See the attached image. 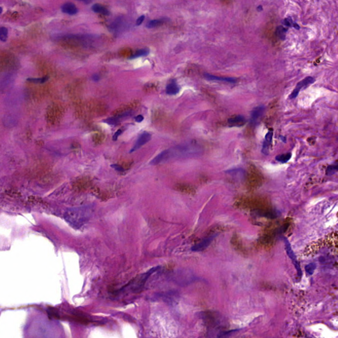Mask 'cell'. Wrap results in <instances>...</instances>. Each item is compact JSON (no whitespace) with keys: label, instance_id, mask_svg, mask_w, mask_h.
Instances as JSON below:
<instances>
[{"label":"cell","instance_id":"6da1fadb","mask_svg":"<svg viewBox=\"0 0 338 338\" xmlns=\"http://www.w3.org/2000/svg\"><path fill=\"white\" fill-rule=\"evenodd\" d=\"M202 149L194 144H188L165 150L151 161V164H157L174 158H183L195 156L200 153Z\"/></svg>","mask_w":338,"mask_h":338},{"label":"cell","instance_id":"7a4b0ae2","mask_svg":"<svg viewBox=\"0 0 338 338\" xmlns=\"http://www.w3.org/2000/svg\"><path fill=\"white\" fill-rule=\"evenodd\" d=\"M238 205L244 208L252 209L255 210L258 213L271 211L269 204L266 199L261 197H248V199L238 202Z\"/></svg>","mask_w":338,"mask_h":338},{"label":"cell","instance_id":"3957f363","mask_svg":"<svg viewBox=\"0 0 338 338\" xmlns=\"http://www.w3.org/2000/svg\"><path fill=\"white\" fill-rule=\"evenodd\" d=\"M92 213L91 206H85L76 208L72 211L71 216L73 219L71 221L76 228H80L86 224L90 219Z\"/></svg>","mask_w":338,"mask_h":338},{"label":"cell","instance_id":"277c9868","mask_svg":"<svg viewBox=\"0 0 338 338\" xmlns=\"http://www.w3.org/2000/svg\"><path fill=\"white\" fill-rule=\"evenodd\" d=\"M247 180L248 187L251 190H256L263 184V177L258 169L252 165L249 167Z\"/></svg>","mask_w":338,"mask_h":338},{"label":"cell","instance_id":"5b68a950","mask_svg":"<svg viewBox=\"0 0 338 338\" xmlns=\"http://www.w3.org/2000/svg\"><path fill=\"white\" fill-rule=\"evenodd\" d=\"M314 81H315V79L313 77L308 76V77H305L303 79V80H302L296 85V87L292 92V93L290 95L289 98L291 99H294L296 98L301 89L307 87L309 85L313 84V83H314Z\"/></svg>","mask_w":338,"mask_h":338},{"label":"cell","instance_id":"8992f818","mask_svg":"<svg viewBox=\"0 0 338 338\" xmlns=\"http://www.w3.org/2000/svg\"><path fill=\"white\" fill-rule=\"evenodd\" d=\"M283 241H284V242H285V250H286V252H287V255L289 256V257L290 258V259H291V260L293 261V263L294 264V266L297 271V274L298 275H299V277H301L302 275V271H301V269L300 268V265L299 263V262H298L297 260H296V256L294 253V252L292 249V248H291V244L289 243V242L288 241V240L286 238L283 237Z\"/></svg>","mask_w":338,"mask_h":338},{"label":"cell","instance_id":"52a82bcc","mask_svg":"<svg viewBox=\"0 0 338 338\" xmlns=\"http://www.w3.org/2000/svg\"><path fill=\"white\" fill-rule=\"evenodd\" d=\"M217 236V234H211L207 237H205L200 242L195 244L194 246L191 248V250L194 252H199L207 248Z\"/></svg>","mask_w":338,"mask_h":338},{"label":"cell","instance_id":"ba28073f","mask_svg":"<svg viewBox=\"0 0 338 338\" xmlns=\"http://www.w3.org/2000/svg\"><path fill=\"white\" fill-rule=\"evenodd\" d=\"M151 139V135L148 133V132H143L141 134L140 137H138L136 143L134 144V147L131 148L130 153H133L134 151H136L139 149H140L143 145H144L145 143H147L148 141H150Z\"/></svg>","mask_w":338,"mask_h":338},{"label":"cell","instance_id":"9c48e42d","mask_svg":"<svg viewBox=\"0 0 338 338\" xmlns=\"http://www.w3.org/2000/svg\"><path fill=\"white\" fill-rule=\"evenodd\" d=\"M264 111H265V107H263V106H259V107L254 108L251 114L250 124L252 125H254V126L256 125L260 120L262 116H263Z\"/></svg>","mask_w":338,"mask_h":338},{"label":"cell","instance_id":"30bf717a","mask_svg":"<svg viewBox=\"0 0 338 338\" xmlns=\"http://www.w3.org/2000/svg\"><path fill=\"white\" fill-rule=\"evenodd\" d=\"M175 188L178 191L181 192V193L185 194L193 195L196 193L195 188L192 186L188 184L178 183L175 185Z\"/></svg>","mask_w":338,"mask_h":338},{"label":"cell","instance_id":"8fae6325","mask_svg":"<svg viewBox=\"0 0 338 338\" xmlns=\"http://www.w3.org/2000/svg\"><path fill=\"white\" fill-rule=\"evenodd\" d=\"M227 123L230 127H241L247 123V120L243 116L236 115L229 118Z\"/></svg>","mask_w":338,"mask_h":338},{"label":"cell","instance_id":"7c38bea8","mask_svg":"<svg viewBox=\"0 0 338 338\" xmlns=\"http://www.w3.org/2000/svg\"><path fill=\"white\" fill-rule=\"evenodd\" d=\"M204 77L205 79H207L208 80H211V81H223V82H227V83H235L237 81V79L233 77H219V76H215L213 75H211L209 74H205Z\"/></svg>","mask_w":338,"mask_h":338},{"label":"cell","instance_id":"4fadbf2b","mask_svg":"<svg viewBox=\"0 0 338 338\" xmlns=\"http://www.w3.org/2000/svg\"><path fill=\"white\" fill-rule=\"evenodd\" d=\"M91 180L89 177H83L76 182L75 187L78 190L83 191L87 190L91 186Z\"/></svg>","mask_w":338,"mask_h":338},{"label":"cell","instance_id":"5bb4252c","mask_svg":"<svg viewBox=\"0 0 338 338\" xmlns=\"http://www.w3.org/2000/svg\"><path fill=\"white\" fill-rule=\"evenodd\" d=\"M273 134L274 133L272 131H269L267 133V134L266 135V137H265V140L263 143V147H262V153L264 155H267L269 153V146L271 145V141H272Z\"/></svg>","mask_w":338,"mask_h":338},{"label":"cell","instance_id":"9a60e30c","mask_svg":"<svg viewBox=\"0 0 338 338\" xmlns=\"http://www.w3.org/2000/svg\"><path fill=\"white\" fill-rule=\"evenodd\" d=\"M62 11L63 13L68 14L69 15H74L78 12V9L75 4L73 3H65L62 6Z\"/></svg>","mask_w":338,"mask_h":338},{"label":"cell","instance_id":"2e32d148","mask_svg":"<svg viewBox=\"0 0 338 338\" xmlns=\"http://www.w3.org/2000/svg\"><path fill=\"white\" fill-rule=\"evenodd\" d=\"M130 114H131V111H128V112H124V113H123L122 114L118 115L116 116H113V117L109 118L107 119V120H104L103 122L108 124L116 125V124H118L119 122V121H120L122 118H124L127 117V116H130Z\"/></svg>","mask_w":338,"mask_h":338},{"label":"cell","instance_id":"e0dca14e","mask_svg":"<svg viewBox=\"0 0 338 338\" xmlns=\"http://www.w3.org/2000/svg\"><path fill=\"white\" fill-rule=\"evenodd\" d=\"M274 238V232L271 230L267 231L265 233L262 238H261V242L264 245H271L272 244Z\"/></svg>","mask_w":338,"mask_h":338},{"label":"cell","instance_id":"ac0fdd59","mask_svg":"<svg viewBox=\"0 0 338 338\" xmlns=\"http://www.w3.org/2000/svg\"><path fill=\"white\" fill-rule=\"evenodd\" d=\"M179 90H180V89H179L177 83L175 80L171 81V82L167 86L166 88L167 93L170 95H176L179 92Z\"/></svg>","mask_w":338,"mask_h":338},{"label":"cell","instance_id":"d6986e66","mask_svg":"<svg viewBox=\"0 0 338 338\" xmlns=\"http://www.w3.org/2000/svg\"><path fill=\"white\" fill-rule=\"evenodd\" d=\"M92 10L95 13H101V14L104 15H108L110 14L109 11L101 4H94L92 6Z\"/></svg>","mask_w":338,"mask_h":338},{"label":"cell","instance_id":"ffe728a7","mask_svg":"<svg viewBox=\"0 0 338 338\" xmlns=\"http://www.w3.org/2000/svg\"><path fill=\"white\" fill-rule=\"evenodd\" d=\"M231 243L233 245V247L237 250H240L241 252H243V247H242V241L241 238H239V236L235 235L233 236V237L232 238V241H231Z\"/></svg>","mask_w":338,"mask_h":338},{"label":"cell","instance_id":"44dd1931","mask_svg":"<svg viewBox=\"0 0 338 338\" xmlns=\"http://www.w3.org/2000/svg\"><path fill=\"white\" fill-rule=\"evenodd\" d=\"M286 31H287V29L285 27H283V26H278L275 30V36L278 38L280 39L281 41H284V40L285 39V36H286Z\"/></svg>","mask_w":338,"mask_h":338},{"label":"cell","instance_id":"7402d4cb","mask_svg":"<svg viewBox=\"0 0 338 338\" xmlns=\"http://www.w3.org/2000/svg\"><path fill=\"white\" fill-rule=\"evenodd\" d=\"M291 158V153H284V154H282V155H277L276 157H275V159L279 161L280 163H285L287 162H288Z\"/></svg>","mask_w":338,"mask_h":338},{"label":"cell","instance_id":"603a6c76","mask_svg":"<svg viewBox=\"0 0 338 338\" xmlns=\"http://www.w3.org/2000/svg\"><path fill=\"white\" fill-rule=\"evenodd\" d=\"M149 50L147 49V48L141 49V50H140L137 51L134 55H132V56L130 57V59H135V58H139V57H141V56H147V55L149 54Z\"/></svg>","mask_w":338,"mask_h":338},{"label":"cell","instance_id":"cb8c5ba5","mask_svg":"<svg viewBox=\"0 0 338 338\" xmlns=\"http://www.w3.org/2000/svg\"><path fill=\"white\" fill-rule=\"evenodd\" d=\"M122 18L121 17H118L116 20H115V21L110 25L109 28L112 30H118L119 29V28L120 27V26L122 25Z\"/></svg>","mask_w":338,"mask_h":338},{"label":"cell","instance_id":"d4e9b609","mask_svg":"<svg viewBox=\"0 0 338 338\" xmlns=\"http://www.w3.org/2000/svg\"><path fill=\"white\" fill-rule=\"evenodd\" d=\"M165 21H166V19H163L152 20V21H150L147 23V26L148 28H154V27H155V26H157L160 25L161 24H162V23H163V22H164Z\"/></svg>","mask_w":338,"mask_h":338},{"label":"cell","instance_id":"484cf974","mask_svg":"<svg viewBox=\"0 0 338 338\" xmlns=\"http://www.w3.org/2000/svg\"><path fill=\"white\" fill-rule=\"evenodd\" d=\"M8 30L5 27H0V41L5 42L8 39Z\"/></svg>","mask_w":338,"mask_h":338},{"label":"cell","instance_id":"4316f807","mask_svg":"<svg viewBox=\"0 0 338 338\" xmlns=\"http://www.w3.org/2000/svg\"><path fill=\"white\" fill-rule=\"evenodd\" d=\"M48 80V76L44 77H41V78H29V79H27V81H29L32 82L34 83H39V84H42V83H45L46 81H47Z\"/></svg>","mask_w":338,"mask_h":338},{"label":"cell","instance_id":"83f0119b","mask_svg":"<svg viewBox=\"0 0 338 338\" xmlns=\"http://www.w3.org/2000/svg\"><path fill=\"white\" fill-rule=\"evenodd\" d=\"M283 23H284L285 25L287 26H292V27H294L295 29H300L299 26L296 23H294L293 21V20L291 19V18H290V17L285 19L284 21H283Z\"/></svg>","mask_w":338,"mask_h":338},{"label":"cell","instance_id":"f1b7e54d","mask_svg":"<svg viewBox=\"0 0 338 338\" xmlns=\"http://www.w3.org/2000/svg\"><path fill=\"white\" fill-rule=\"evenodd\" d=\"M337 167L338 166H337V164H332V165H330V166H328L327 169H326V175L331 176V175H333L335 173H336L337 171Z\"/></svg>","mask_w":338,"mask_h":338},{"label":"cell","instance_id":"f546056e","mask_svg":"<svg viewBox=\"0 0 338 338\" xmlns=\"http://www.w3.org/2000/svg\"><path fill=\"white\" fill-rule=\"evenodd\" d=\"M316 268V265L315 263H310L309 264H308L306 266L305 270L307 271V273L309 275H313L314 274V271Z\"/></svg>","mask_w":338,"mask_h":338},{"label":"cell","instance_id":"4dcf8cb0","mask_svg":"<svg viewBox=\"0 0 338 338\" xmlns=\"http://www.w3.org/2000/svg\"><path fill=\"white\" fill-rule=\"evenodd\" d=\"M112 167H113L115 170L119 171V172H122V171H124L125 169L123 168V167L122 166V165L120 164H112Z\"/></svg>","mask_w":338,"mask_h":338},{"label":"cell","instance_id":"1f68e13d","mask_svg":"<svg viewBox=\"0 0 338 338\" xmlns=\"http://www.w3.org/2000/svg\"><path fill=\"white\" fill-rule=\"evenodd\" d=\"M122 131L121 130H118L116 132V133L114 134V135L113 136V138H112V139H113V140H114V141H116V140H117V139L118 138V137L120 136L122 134Z\"/></svg>","mask_w":338,"mask_h":338},{"label":"cell","instance_id":"d6a6232c","mask_svg":"<svg viewBox=\"0 0 338 338\" xmlns=\"http://www.w3.org/2000/svg\"><path fill=\"white\" fill-rule=\"evenodd\" d=\"M144 19H145V16H144V15H141V16H140V17H139V18L137 19V21H136V25H140L141 24H142V23H143V21H144Z\"/></svg>","mask_w":338,"mask_h":338},{"label":"cell","instance_id":"836d02e7","mask_svg":"<svg viewBox=\"0 0 338 338\" xmlns=\"http://www.w3.org/2000/svg\"><path fill=\"white\" fill-rule=\"evenodd\" d=\"M143 116L142 115H138L135 118V120L137 122H141L143 120Z\"/></svg>","mask_w":338,"mask_h":338},{"label":"cell","instance_id":"e575fe53","mask_svg":"<svg viewBox=\"0 0 338 338\" xmlns=\"http://www.w3.org/2000/svg\"><path fill=\"white\" fill-rule=\"evenodd\" d=\"M92 80L95 81H98L100 80V77H99V75H97V74H95V75H92Z\"/></svg>","mask_w":338,"mask_h":338},{"label":"cell","instance_id":"d590c367","mask_svg":"<svg viewBox=\"0 0 338 338\" xmlns=\"http://www.w3.org/2000/svg\"><path fill=\"white\" fill-rule=\"evenodd\" d=\"M258 10H259V9H260V11H262V7L261 5H260V6H259V7H258Z\"/></svg>","mask_w":338,"mask_h":338},{"label":"cell","instance_id":"8d00e7d4","mask_svg":"<svg viewBox=\"0 0 338 338\" xmlns=\"http://www.w3.org/2000/svg\"><path fill=\"white\" fill-rule=\"evenodd\" d=\"M2 12V8H1V7H0V14H1Z\"/></svg>","mask_w":338,"mask_h":338}]
</instances>
